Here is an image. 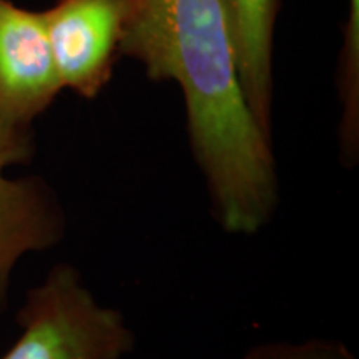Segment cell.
Wrapping results in <instances>:
<instances>
[{"instance_id":"cell-1","label":"cell","mask_w":359,"mask_h":359,"mask_svg":"<svg viewBox=\"0 0 359 359\" xmlns=\"http://www.w3.org/2000/svg\"><path fill=\"white\" fill-rule=\"evenodd\" d=\"M120 55L182 90L191 155L219 226L262 231L280 201L273 138L246 102L219 0H125Z\"/></svg>"},{"instance_id":"cell-2","label":"cell","mask_w":359,"mask_h":359,"mask_svg":"<svg viewBox=\"0 0 359 359\" xmlns=\"http://www.w3.org/2000/svg\"><path fill=\"white\" fill-rule=\"evenodd\" d=\"M17 323L20 338L2 359H125L137 344L123 313L98 302L69 263L27 293Z\"/></svg>"},{"instance_id":"cell-3","label":"cell","mask_w":359,"mask_h":359,"mask_svg":"<svg viewBox=\"0 0 359 359\" xmlns=\"http://www.w3.org/2000/svg\"><path fill=\"white\" fill-rule=\"evenodd\" d=\"M35 154L32 127L0 115V314L7 309L15 264L25 255L57 246L67 230L64 206L39 175L11 178L7 170Z\"/></svg>"},{"instance_id":"cell-4","label":"cell","mask_w":359,"mask_h":359,"mask_svg":"<svg viewBox=\"0 0 359 359\" xmlns=\"http://www.w3.org/2000/svg\"><path fill=\"white\" fill-rule=\"evenodd\" d=\"M42 17L62 88L97 98L120 57L125 0H57Z\"/></svg>"},{"instance_id":"cell-5","label":"cell","mask_w":359,"mask_h":359,"mask_svg":"<svg viewBox=\"0 0 359 359\" xmlns=\"http://www.w3.org/2000/svg\"><path fill=\"white\" fill-rule=\"evenodd\" d=\"M62 90L42 12L0 0V115L32 127Z\"/></svg>"},{"instance_id":"cell-6","label":"cell","mask_w":359,"mask_h":359,"mask_svg":"<svg viewBox=\"0 0 359 359\" xmlns=\"http://www.w3.org/2000/svg\"><path fill=\"white\" fill-rule=\"evenodd\" d=\"M219 4L246 102L263 132L273 138V50L280 0H219Z\"/></svg>"},{"instance_id":"cell-7","label":"cell","mask_w":359,"mask_h":359,"mask_svg":"<svg viewBox=\"0 0 359 359\" xmlns=\"http://www.w3.org/2000/svg\"><path fill=\"white\" fill-rule=\"evenodd\" d=\"M336 83L341 103L338 130L341 165L353 168L359 160V0H348Z\"/></svg>"},{"instance_id":"cell-8","label":"cell","mask_w":359,"mask_h":359,"mask_svg":"<svg viewBox=\"0 0 359 359\" xmlns=\"http://www.w3.org/2000/svg\"><path fill=\"white\" fill-rule=\"evenodd\" d=\"M240 359H356L346 344L338 339L313 338L302 343H263L250 348Z\"/></svg>"}]
</instances>
